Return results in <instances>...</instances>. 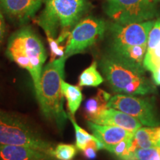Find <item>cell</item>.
<instances>
[{
    "mask_svg": "<svg viewBox=\"0 0 160 160\" xmlns=\"http://www.w3.org/2000/svg\"><path fill=\"white\" fill-rule=\"evenodd\" d=\"M6 55L20 68L29 72L36 97L39 99L41 77L47 53L41 39L30 27H23L11 36Z\"/></svg>",
    "mask_w": 160,
    "mask_h": 160,
    "instance_id": "6da1fadb",
    "label": "cell"
},
{
    "mask_svg": "<svg viewBox=\"0 0 160 160\" xmlns=\"http://www.w3.org/2000/svg\"><path fill=\"white\" fill-rule=\"evenodd\" d=\"M45 8L37 22L47 37L61 44L68 39L70 30L80 21L87 11L88 0H45Z\"/></svg>",
    "mask_w": 160,
    "mask_h": 160,
    "instance_id": "7a4b0ae2",
    "label": "cell"
},
{
    "mask_svg": "<svg viewBox=\"0 0 160 160\" xmlns=\"http://www.w3.org/2000/svg\"><path fill=\"white\" fill-rule=\"evenodd\" d=\"M43 0H0V10L19 25L27 23L40 8Z\"/></svg>",
    "mask_w": 160,
    "mask_h": 160,
    "instance_id": "30bf717a",
    "label": "cell"
},
{
    "mask_svg": "<svg viewBox=\"0 0 160 160\" xmlns=\"http://www.w3.org/2000/svg\"><path fill=\"white\" fill-rule=\"evenodd\" d=\"M154 23L155 21L153 20L125 25L113 23L109 28L111 49L146 44Z\"/></svg>",
    "mask_w": 160,
    "mask_h": 160,
    "instance_id": "9c48e42d",
    "label": "cell"
},
{
    "mask_svg": "<svg viewBox=\"0 0 160 160\" xmlns=\"http://www.w3.org/2000/svg\"><path fill=\"white\" fill-rule=\"evenodd\" d=\"M77 146L60 143L55 147L53 156L57 160H73L77 153Z\"/></svg>",
    "mask_w": 160,
    "mask_h": 160,
    "instance_id": "44dd1931",
    "label": "cell"
},
{
    "mask_svg": "<svg viewBox=\"0 0 160 160\" xmlns=\"http://www.w3.org/2000/svg\"><path fill=\"white\" fill-rule=\"evenodd\" d=\"M0 160H57L53 156L28 147L0 144Z\"/></svg>",
    "mask_w": 160,
    "mask_h": 160,
    "instance_id": "4fadbf2b",
    "label": "cell"
},
{
    "mask_svg": "<svg viewBox=\"0 0 160 160\" xmlns=\"http://www.w3.org/2000/svg\"><path fill=\"white\" fill-rule=\"evenodd\" d=\"M108 108L122 111L145 126L155 128L160 125L159 115L153 97H138L119 93L111 97Z\"/></svg>",
    "mask_w": 160,
    "mask_h": 160,
    "instance_id": "52a82bcc",
    "label": "cell"
},
{
    "mask_svg": "<svg viewBox=\"0 0 160 160\" xmlns=\"http://www.w3.org/2000/svg\"><path fill=\"white\" fill-rule=\"evenodd\" d=\"M65 55L50 62L43 68L41 77V91L38 100L42 113L46 119L54 122L58 128L62 130L68 117L63 107L61 82L65 77Z\"/></svg>",
    "mask_w": 160,
    "mask_h": 160,
    "instance_id": "3957f363",
    "label": "cell"
},
{
    "mask_svg": "<svg viewBox=\"0 0 160 160\" xmlns=\"http://www.w3.org/2000/svg\"><path fill=\"white\" fill-rule=\"evenodd\" d=\"M48 42L50 47L51 53V62L57 59V57H61L65 55V50L64 47L60 45V43L57 41V39H53L51 37H47Z\"/></svg>",
    "mask_w": 160,
    "mask_h": 160,
    "instance_id": "d4e9b609",
    "label": "cell"
},
{
    "mask_svg": "<svg viewBox=\"0 0 160 160\" xmlns=\"http://www.w3.org/2000/svg\"><path fill=\"white\" fill-rule=\"evenodd\" d=\"M106 30V23L102 19L88 17L79 21L70 32L66 42L65 56L82 53L102 39Z\"/></svg>",
    "mask_w": 160,
    "mask_h": 160,
    "instance_id": "ba28073f",
    "label": "cell"
},
{
    "mask_svg": "<svg viewBox=\"0 0 160 160\" xmlns=\"http://www.w3.org/2000/svg\"><path fill=\"white\" fill-rule=\"evenodd\" d=\"M103 82V77L97 70V62H93L79 75L78 85L79 87H97Z\"/></svg>",
    "mask_w": 160,
    "mask_h": 160,
    "instance_id": "ac0fdd59",
    "label": "cell"
},
{
    "mask_svg": "<svg viewBox=\"0 0 160 160\" xmlns=\"http://www.w3.org/2000/svg\"><path fill=\"white\" fill-rule=\"evenodd\" d=\"M121 160H160V147L137 149Z\"/></svg>",
    "mask_w": 160,
    "mask_h": 160,
    "instance_id": "ffe728a7",
    "label": "cell"
},
{
    "mask_svg": "<svg viewBox=\"0 0 160 160\" xmlns=\"http://www.w3.org/2000/svg\"><path fill=\"white\" fill-rule=\"evenodd\" d=\"M160 65V44L151 51L146 52L143 61V67L153 72Z\"/></svg>",
    "mask_w": 160,
    "mask_h": 160,
    "instance_id": "603a6c76",
    "label": "cell"
},
{
    "mask_svg": "<svg viewBox=\"0 0 160 160\" xmlns=\"http://www.w3.org/2000/svg\"><path fill=\"white\" fill-rule=\"evenodd\" d=\"M160 0H105L106 14L116 23L142 22L157 15Z\"/></svg>",
    "mask_w": 160,
    "mask_h": 160,
    "instance_id": "8992f818",
    "label": "cell"
},
{
    "mask_svg": "<svg viewBox=\"0 0 160 160\" xmlns=\"http://www.w3.org/2000/svg\"><path fill=\"white\" fill-rule=\"evenodd\" d=\"M157 139V127L140 128L135 132L132 138L130 152L139 148H158Z\"/></svg>",
    "mask_w": 160,
    "mask_h": 160,
    "instance_id": "2e32d148",
    "label": "cell"
},
{
    "mask_svg": "<svg viewBox=\"0 0 160 160\" xmlns=\"http://www.w3.org/2000/svg\"><path fill=\"white\" fill-rule=\"evenodd\" d=\"M6 33V26L3 13L0 10V45L2 43Z\"/></svg>",
    "mask_w": 160,
    "mask_h": 160,
    "instance_id": "484cf974",
    "label": "cell"
},
{
    "mask_svg": "<svg viewBox=\"0 0 160 160\" xmlns=\"http://www.w3.org/2000/svg\"><path fill=\"white\" fill-rule=\"evenodd\" d=\"M153 73V79L156 85H160V65L155 71L152 72Z\"/></svg>",
    "mask_w": 160,
    "mask_h": 160,
    "instance_id": "4316f807",
    "label": "cell"
},
{
    "mask_svg": "<svg viewBox=\"0 0 160 160\" xmlns=\"http://www.w3.org/2000/svg\"><path fill=\"white\" fill-rule=\"evenodd\" d=\"M68 117V119L71 120L72 125H73L75 130L76 146L80 151H83L86 148V146L88 145L91 141L97 139V138L94 135L90 134L88 132L82 128L77 123V122L75 121L73 116L69 114Z\"/></svg>",
    "mask_w": 160,
    "mask_h": 160,
    "instance_id": "d6986e66",
    "label": "cell"
},
{
    "mask_svg": "<svg viewBox=\"0 0 160 160\" xmlns=\"http://www.w3.org/2000/svg\"><path fill=\"white\" fill-rule=\"evenodd\" d=\"M131 141L132 138L122 140V141L119 142V143L115 144V145H105L104 149L107 150L108 151L111 152L113 154L117 156L119 160H121L123 158L127 157L128 155H129V153H131L130 148H131Z\"/></svg>",
    "mask_w": 160,
    "mask_h": 160,
    "instance_id": "7402d4cb",
    "label": "cell"
},
{
    "mask_svg": "<svg viewBox=\"0 0 160 160\" xmlns=\"http://www.w3.org/2000/svg\"><path fill=\"white\" fill-rule=\"evenodd\" d=\"M93 122L99 125H114L135 133L142 128V124L136 118L113 108H107L93 120Z\"/></svg>",
    "mask_w": 160,
    "mask_h": 160,
    "instance_id": "8fae6325",
    "label": "cell"
},
{
    "mask_svg": "<svg viewBox=\"0 0 160 160\" xmlns=\"http://www.w3.org/2000/svg\"><path fill=\"white\" fill-rule=\"evenodd\" d=\"M157 139L158 146L160 147V127H157Z\"/></svg>",
    "mask_w": 160,
    "mask_h": 160,
    "instance_id": "83f0119b",
    "label": "cell"
},
{
    "mask_svg": "<svg viewBox=\"0 0 160 160\" xmlns=\"http://www.w3.org/2000/svg\"><path fill=\"white\" fill-rule=\"evenodd\" d=\"M147 44V52L152 51L160 44V19L155 21L149 33Z\"/></svg>",
    "mask_w": 160,
    "mask_h": 160,
    "instance_id": "cb8c5ba5",
    "label": "cell"
},
{
    "mask_svg": "<svg viewBox=\"0 0 160 160\" xmlns=\"http://www.w3.org/2000/svg\"><path fill=\"white\" fill-rule=\"evenodd\" d=\"M100 68L111 88L117 93L144 96L156 91L153 84L145 77L144 68L124 62L111 53L102 59Z\"/></svg>",
    "mask_w": 160,
    "mask_h": 160,
    "instance_id": "277c9868",
    "label": "cell"
},
{
    "mask_svg": "<svg viewBox=\"0 0 160 160\" xmlns=\"http://www.w3.org/2000/svg\"><path fill=\"white\" fill-rule=\"evenodd\" d=\"M147 43L139 45L124 46L111 49V54L134 67L144 68L143 61L147 52Z\"/></svg>",
    "mask_w": 160,
    "mask_h": 160,
    "instance_id": "5bb4252c",
    "label": "cell"
},
{
    "mask_svg": "<svg viewBox=\"0 0 160 160\" xmlns=\"http://www.w3.org/2000/svg\"><path fill=\"white\" fill-rule=\"evenodd\" d=\"M0 144L25 146L51 156H53L56 147L26 120L15 113L1 109Z\"/></svg>",
    "mask_w": 160,
    "mask_h": 160,
    "instance_id": "5b68a950",
    "label": "cell"
},
{
    "mask_svg": "<svg viewBox=\"0 0 160 160\" xmlns=\"http://www.w3.org/2000/svg\"><path fill=\"white\" fill-rule=\"evenodd\" d=\"M61 88L62 94L67 101L69 114L74 116L82 101L83 96L82 90L79 86L71 85L64 81V79L62 80Z\"/></svg>",
    "mask_w": 160,
    "mask_h": 160,
    "instance_id": "e0dca14e",
    "label": "cell"
},
{
    "mask_svg": "<svg viewBox=\"0 0 160 160\" xmlns=\"http://www.w3.org/2000/svg\"><path fill=\"white\" fill-rule=\"evenodd\" d=\"M87 125L94 135L104 145H113L127 139L133 138L134 133L114 125H104L87 121Z\"/></svg>",
    "mask_w": 160,
    "mask_h": 160,
    "instance_id": "7c38bea8",
    "label": "cell"
},
{
    "mask_svg": "<svg viewBox=\"0 0 160 160\" xmlns=\"http://www.w3.org/2000/svg\"><path fill=\"white\" fill-rule=\"evenodd\" d=\"M111 95L103 90H98L94 96L86 100L84 105V114L87 121L93 122L108 108V102Z\"/></svg>",
    "mask_w": 160,
    "mask_h": 160,
    "instance_id": "9a60e30c",
    "label": "cell"
}]
</instances>
